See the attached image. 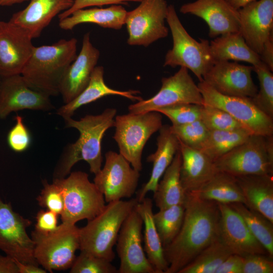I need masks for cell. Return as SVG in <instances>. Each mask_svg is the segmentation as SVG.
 I'll use <instances>...</instances> for the list:
<instances>
[{
  "instance_id": "10",
  "label": "cell",
  "mask_w": 273,
  "mask_h": 273,
  "mask_svg": "<svg viewBox=\"0 0 273 273\" xmlns=\"http://www.w3.org/2000/svg\"><path fill=\"white\" fill-rule=\"evenodd\" d=\"M197 85L204 104L225 111L252 134L272 135L273 119L256 106L250 98L224 95L203 81Z\"/></svg>"
},
{
  "instance_id": "40",
  "label": "cell",
  "mask_w": 273,
  "mask_h": 273,
  "mask_svg": "<svg viewBox=\"0 0 273 273\" xmlns=\"http://www.w3.org/2000/svg\"><path fill=\"white\" fill-rule=\"evenodd\" d=\"M112 262L92 254L80 251L70 267V273H118Z\"/></svg>"
},
{
  "instance_id": "34",
  "label": "cell",
  "mask_w": 273,
  "mask_h": 273,
  "mask_svg": "<svg viewBox=\"0 0 273 273\" xmlns=\"http://www.w3.org/2000/svg\"><path fill=\"white\" fill-rule=\"evenodd\" d=\"M251 134L245 129L209 130L206 139L199 150L214 161L244 142Z\"/></svg>"
},
{
  "instance_id": "7",
  "label": "cell",
  "mask_w": 273,
  "mask_h": 273,
  "mask_svg": "<svg viewBox=\"0 0 273 273\" xmlns=\"http://www.w3.org/2000/svg\"><path fill=\"white\" fill-rule=\"evenodd\" d=\"M162 126V116L157 111L130 113L117 115L113 139L119 153L135 170L142 169V156L144 148L150 137Z\"/></svg>"
},
{
  "instance_id": "33",
  "label": "cell",
  "mask_w": 273,
  "mask_h": 273,
  "mask_svg": "<svg viewBox=\"0 0 273 273\" xmlns=\"http://www.w3.org/2000/svg\"><path fill=\"white\" fill-rule=\"evenodd\" d=\"M228 204L240 215L254 237L265 248L269 257L273 259V223L242 203Z\"/></svg>"
},
{
  "instance_id": "8",
  "label": "cell",
  "mask_w": 273,
  "mask_h": 273,
  "mask_svg": "<svg viewBox=\"0 0 273 273\" xmlns=\"http://www.w3.org/2000/svg\"><path fill=\"white\" fill-rule=\"evenodd\" d=\"M53 181L63 192L62 222L76 224L81 220H89L99 214L106 205L103 195L84 172H70L67 177L54 178Z\"/></svg>"
},
{
  "instance_id": "28",
  "label": "cell",
  "mask_w": 273,
  "mask_h": 273,
  "mask_svg": "<svg viewBox=\"0 0 273 273\" xmlns=\"http://www.w3.org/2000/svg\"><path fill=\"white\" fill-rule=\"evenodd\" d=\"M126 13L125 9L119 5L106 8L80 9L60 20L59 26L62 29L71 30L79 24L93 23L103 28L119 30L125 24Z\"/></svg>"
},
{
  "instance_id": "35",
  "label": "cell",
  "mask_w": 273,
  "mask_h": 273,
  "mask_svg": "<svg viewBox=\"0 0 273 273\" xmlns=\"http://www.w3.org/2000/svg\"><path fill=\"white\" fill-rule=\"evenodd\" d=\"M231 254L233 253L219 237L178 273H215L219 266Z\"/></svg>"
},
{
  "instance_id": "42",
  "label": "cell",
  "mask_w": 273,
  "mask_h": 273,
  "mask_svg": "<svg viewBox=\"0 0 273 273\" xmlns=\"http://www.w3.org/2000/svg\"><path fill=\"white\" fill-rule=\"evenodd\" d=\"M36 200L38 205L61 215L64 210V198L60 187L55 181L43 183V188Z\"/></svg>"
},
{
  "instance_id": "6",
  "label": "cell",
  "mask_w": 273,
  "mask_h": 273,
  "mask_svg": "<svg viewBox=\"0 0 273 273\" xmlns=\"http://www.w3.org/2000/svg\"><path fill=\"white\" fill-rule=\"evenodd\" d=\"M213 162L217 171L235 177L273 175V136L251 134Z\"/></svg>"
},
{
  "instance_id": "21",
  "label": "cell",
  "mask_w": 273,
  "mask_h": 273,
  "mask_svg": "<svg viewBox=\"0 0 273 273\" xmlns=\"http://www.w3.org/2000/svg\"><path fill=\"white\" fill-rule=\"evenodd\" d=\"M218 204L220 211L219 238L233 254L242 257L251 254L268 256L265 248L254 237L240 215L229 204Z\"/></svg>"
},
{
  "instance_id": "44",
  "label": "cell",
  "mask_w": 273,
  "mask_h": 273,
  "mask_svg": "<svg viewBox=\"0 0 273 273\" xmlns=\"http://www.w3.org/2000/svg\"><path fill=\"white\" fill-rule=\"evenodd\" d=\"M272 272V259L268 256L251 254L243 257V273Z\"/></svg>"
},
{
  "instance_id": "45",
  "label": "cell",
  "mask_w": 273,
  "mask_h": 273,
  "mask_svg": "<svg viewBox=\"0 0 273 273\" xmlns=\"http://www.w3.org/2000/svg\"><path fill=\"white\" fill-rule=\"evenodd\" d=\"M142 0H74L72 6L58 15L60 20L70 16L73 12L92 6L127 4L129 2H141Z\"/></svg>"
},
{
  "instance_id": "38",
  "label": "cell",
  "mask_w": 273,
  "mask_h": 273,
  "mask_svg": "<svg viewBox=\"0 0 273 273\" xmlns=\"http://www.w3.org/2000/svg\"><path fill=\"white\" fill-rule=\"evenodd\" d=\"M200 120L210 130L237 129L247 130L239 122L225 111L206 104L201 106Z\"/></svg>"
},
{
  "instance_id": "19",
  "label": "cell",
  "mask_w": 273,
  "mask_h": 273,
  "mask_svg": "<svg viewBox=\"0 0 273 273\" xmlns=\"http://www.w3.org/2000/svg\"><path fill=\"white\" fill-rule=\"evenodd\" d=\"M179 12L204 20L209 27V36L212 38L239 31V10L226 0H196L183 5Z\"/></svg>"
},
{
  "instance_id": "41",
  "label": "cell",
  "mask_w": 273,
  "mask_h": 273,
  "mask_svg": "<svg viewBox=\"0 0 273 273\" xmlns=\"http://www.w3.org/2000/svg\"><path fill=\"white\" fill-rule=\"evenodd\" d=\"M201 106L185 104L166 107L156 111L167 117L173 125H183L201 119Z\"/></svg>"
},
{
  "instance_id": "16",
  "label": "cell",
  "mask_w": 273,
  "mask_h": 273,
  "mask_svg": "<svg viewBox=\"0 0 273 273\" xmlns=\"http://www.w3.org/2000/svg\"><path fill=\"white\" fill-rule=\"evenodd\" d=\"M253 71L252 65L230 61L215 62L203 81L224 95L251 98L258 92L252 78Z\"/></svg>"
},
{
  "instance_id": "18",
  "label": "cell",
  "mask_w": 273,
  "mask_h": 273,
  "mask_svg": "<svg viewBox=\"0 0 273 273\" xmlns=\"http://www.w3.org/2000/svg\"><path fill=\"white\" fill-rule=\"evenodd\" d=\"M54 109L47 95L30 87L21 74L2 78L0 86V119L13 112Z\"/></svg>"
},
{
  "instance_id": "2",
  "label": "cell",
  "mask_w": 273,
  "mask_h": 273,
  "mask_svg": "<svg viewBox=\"0 0 273 273\" xmlns=\"http://www.w3.org/2000/svg\"><path fill=\"white\" fill-rule=\"evenodd\" d=\"M117 110L107 108L98 115H87L80 120L72 117L64 119L65 126L78 130L79 136L74 143L68 145L57 164L54 178L65 177L78 162L84 160L89 166L90 171L95 175L102 168V141L105 132L114 126Z\"/></svg>"
},
{
  "instance_id": "5",
  "label": "cell",
  "mask_w": 273,
  "mask_h": 273,
  "mask_svg": "<svg viewBox=\"0 0 273 273\" xmlns=\"http://www.w3.org/2000/svg\"><path fill=\"white\" fill-rule=\"evenodd\" d=\"M166 21L172 38V48L166 53L164 66L184 67L203 81L206 73L214 63L210 51L209 41L192 37L184 28L172 5L168 6Z\"/></svg>"
},
{
  "instance_id": "53",
  "label": "cell",
  "mask_w": 273,
  "mask_h": 273,
  "mask_svg": "<svg viewBox=\"0 0 273 273\" xmlns=\"http://www.w3.org/2000/svg\"><path fill=\"white\" fill-rule=\"evenodd\" d=\"M2 78L0 77V86H1V81H2Z\"/></svg>"
},
{
  "instance_id": "11",
  "label": "cell",
  "mask_w": 273,
  "mask_h": 273,
  "mask_svg": "<svg viewBox=\"0 0 273 273\" xmlns=\"http://www.w3.org/2000/svg\"><path fill=\"white\" fill-rule=\"evenodd\" d=\"M168 6L165 0H142L136 8L127 11L124 25L127 43L147 47L167 37L169 29L165 21Z\"/></svg>"
},
{
  "instance_id": "36",
  "label": "cell",
  "mask_w": 273,
  "mask_h": 273,
  "mask_svg": "<svg viewBox=\"0 0 273 273\" xmlns=\"http://www.w3.org/2000/svg\"><path fill=\"white\" fill-rule=\"evenodd\" d=\"M185 213L184 204L159 209L153 214V220L163 247L175 238L181 226Z\"/></svg>"
},
{
  "instance_id": "17",
  "label": "cell",
  "mask_w": 273,
  "mask_h": 273,
  "mask_svg": "<svg viewBox=\"0 0 273 273\" xmlns=\"http://www.w3.org/2000/svg\"><path fill=\"white\" fill-rule=\"evenodd\" d=\"M32 38L11 21H0V77L21 74L34 48Z\"/></svg>"
},
{
  "instance_id": "27",
  "label": "cell",
  "mask_w": 273,
  "mask_h": 273,
  "mask_svg": "<svg viewBox=\"0 0 273 273\" xmlns=\"http://www.w3.org/2000/svg\"><path fill=\"white\" fill-rule=\"evenodd\" d=\"M245 200L244 204L273 223V175L236 177Z\"/></svg>"
},
{
  "instance_id": "52",
  "label": "cell",
  "mask_w": 273,
  "mask_h": 273,
  "mask_svg": "<svg viewBox=\"0 0 273 273\" xmlns=\"http://www.w3.org/2000/svg\"><path fill=\"white\" fill-rule=\"evenodd\" d=\"M29 0H0V6H11Z\"/></svg>"
},
{
  "instance_id": "20",
  "label": "cell",
  "mask_w": 273,
  "mask_h": 273,
  "mask_svg": "<svg viewBox=\"0 0 273 273\" xmlns=\"http://www.w3.org/2000/svg\"><path fill=\"white\" fill-rule=\"evenodd\" d=\"M239 32L248 46L260 55L272 34L273 0L252 2L239 9Z\"/></svg>"
},
{
  "instance_id": "30",
  "label": "cell",
  "mask_w": 273,
  "mask_h": 273,
  "mask_svg": "<svg viewBox=\"0 0 273 273\" xmlns=\"http://www.w3.org/2000/svg\"><path fill=\"white\" fill-rule=\"evenodd\" d=\"M209 44L214 63L233 60L254 66L261 62L259 55L248 46L239 31L218 36L209 41Z\"/></svg>"
},
{
  "instance_id": "26",
  "label": "cell",
  "mask_w": 273,
  "mask_h": 273,
  "mask_svg": "<svg viewBox=\"0 0 273 273\" xmlns=\"http://www.w3.org/2000/svg\"><path fill=\"white\" fill-rule=\"evenodd\" d=\"M104 74V67L97 66L85 88L71 101L60 107L57 111V114L64 119L72 117L74 112L80 107L103 97L111 95L123 97L133 101L143 100V98L138 95L141 94L139 90L122 91L109 87L105 82Z\"/></svg>"
},
{
  "instance_id": "9",
  "label": "cell",
  "mask_w": 273,
  "mask_h": 273,
  "mask_svg": "<svg viewBox=\"0 0 273 273\" xmlns=\"http://www.w3.org/2000/svg\"><path fill=\"white\" fill-rule=\"evenodd\" d=\"M34 256L39 265L50 272L70 268L79 249V228L76 224L62 222L50 233L42 234L34 230Z\"/></svg>"
},
{
  "instance_id": "49",
  "label": "cell",
  "mask_w": 273,
  "mask_h": 273,
  "mask_svg": "<svg viewBox=\"0 0 273 273\" xmlns=\"http://www.w3.org/2000/svg\"><path fill=\"white\" fill-rule=\"evenodd\" d=\"M0 273H19L13 258L7 255L0 254Z\"/></svg>"
},
{
  "instance_id": "43",
  "label": "cell",
  "mask_w": 273,
  "mask_h": 273,
  "mask_svg": "<svg viewBox=\"0 0 273 273\" xmlns=\"http://www.w3.org/2000/svg\"><path fill=\"white\" fill-rule=\"evenodd\" d=\"M15 120V125L8 133V143L10 148L14 151L22 152L30 146L31 135L24 123L23 118L17 115Z\"/></svg>"
},
{
  "instance_id": "51",
  "label": "cell",
  "mask_w": 273,
  "mask_h": 273,
  "mask_svg": "<svg viewBox=\"0 0 273 273\" xmlns=\"http://www.w3.org/2000/svg\"><path fill=\"white\" fill-rule=\"evenodd\" d=\"M233 7L237 10L241 9L247 4L256 0H226Z\"/></svg>"
},
{
  "instance_id": "32",
  "label": "cell",
  "mask_w": 273,
  "mask_h": 273,
  "mask_svg": "<svg viewBox=\"0 0 273 273\" xmlns=\"http://www.w3.org/2000/svg\"><path fill=\"white\" fill-rule=\"evenodd\" d=\"M190 194L200 199L220 203H245V200L236 177L217 171L199 189Z\"/></svg>"
},
{
  "instance_id": "1",
  "label": "cell",
  "mask_w": 273,
  "mask_h": 273,
  "mask_svg": "<svg viewBox=\"0 0 273 273\" xmlns=\"http://www.w3.org/2000/svg\"><path fill=\"white\" fill-rule=\"evenodd\" d=\"M180 229L163 248L168 264L166 273H178L219 237L220 211L217 202L186 193Z\"/></svg>"
},
{
  "instance_id": "4",
  "label": "cell",
  "mask_w": 273,
  "mask_h": 273,
  "mask_svg": "<svg viewBox=\"0 0 273 273\" xmlns=\"http://www.w3.org/2000/svg\"><path fill=\"white\" fill-rule=\"evenodd\" d=\"M138 203L135 198L106 204L99 214L79 228L80 251L112 262L115 256L113 247L121 227Z\"/></svg>"
},
{
  "instance_id": "50",
  "label": "cell",
  "mask_w": 273,
  "mask_h": 273,
  "mask_svg": "<svg viewBox=\"0 0 273 273\" xmlns=\"http://www.w3.org/2000/svg\"><path fill=\"white\" fill-rule=\"evenodd\" d=\"M17 267L19 273H46L47 271L44 268L39 267L37 265L21 262L17 259H14Z\"/></svg>"
},
{
  "instance_id": "37",
  "label": "cell",
  "mask_w": 273,
  "mask_h": 273,
  "mask_svg": "<svg viewBox=\"0 0 273 273\" xmlns=\"http://www.w3.org/2000/svg\"><path fill=\"white\" fill-rule=\"evenodd\" d=\"M259 82V90L250 99L261 111L273 119V74L262 62L252 66Z\"/></svg>"
},
{
  "instance_id": "14",
  "label": "cell",
  "mask_w": 273,
  "mask_h": 273,
  "mask_svg": "<svg viewBox=\"0 0 273 273\" xmlns=\"http://www.w3.org/2000/svg\"><path fill=\"white\" fill-rule=\"evenodd\" d=\"M31 223L0 197V249L21 262L39 265L34 256V242L26 232Z\"/></svg>"
},
{
  "instance_id": "31",
  "label": "cell",
  "mask_w": 273,
  "mask_h": 273,
  "mask_svg": "<svg viewBox=\"0 0 273 273\" xmlns=\"http://www.w3.org/2000/svg\"><path fill=\"white\" fill-rule=\"evenodd\" d=\"M181 164V155L179 149L153 192V199L159 209L184 204L186 193L180 181Z\"/></svg>"
},
{
  "instance_id": "48",
  "label": "cell",
  "mask_w": 273,
  "mask_h": 273,
  "mask_svg": "<svg viewBox=\"0 0 273 273\" xmlns=\"http://www.w3.org/2000/svg\"><path fill=\"white\" fill-rule=\"evenodd\" d=\"M261 61L273 71V35L266 41L259 55Z\"/></svg>"
},
{
  "instance_id": "25",
  "label": "cell",
  "mask_w": 273,
  "mask_h": 273,
  "mask_svg": "<svg viewBox=\"0 0 273 273\" xmlns=\"http://www.w3.org/2000/svg\"><path fill=\"white\" fill-rule=\"evenodd\" d=\"M179 150L181 155L180 181L186 193H189L199 189L217 171L213 161L200 150L179 141Z\"/></svg>"
},
{
  "instance_id": "15",
  "label": "cell",
  "mask_w": 273,
  "mask_h": 273,
  "mask_svg": "<svg viewBox=\"0 0 273 273\" xmlns=\"http://www.w3.org/2000/svg\"><path fill=\"white\" fill-rule=\"evenodd\" d=\"M143 225L141 215L134 208L124 221L117 237L118 273H155L142 246Z\"/></svg>"
},
{
  "instance_id": "13",
  "label": "cell",
  "mask_w": 273,
  "mask_h": 273,
  "mask_svg": "<svg viewBox=\"0 0 273 273\" xmlns=\"http://www.w3.org/2000/svg\"><path fill=\"white\" fill-rule=\"evenodd\" d=\"M140 171L134 169L119 153L105 154L104 166L95 174L94 183L106 203L130 198L136 193Z\"/></svg>"
},
{
  "instance_id": "3",
  "label": "cell",
  "mask_w": 273,
  "mask_h": 273,
  "mask_svg": "<svg viewBox=\"0 0 273 273\" xmlns=\"http://www.w3.org/2000/svg\"><path fill=\"white\" fill-rule=\"evenodd\" d=\"M75 38L34 47L21 75L32 88L49 97L60 94L64 74L77 54Z\"/></svg>"
},
{
  "instance_id": "24",
  "label": "cell",
  "mask_w": 273,
  "mask_h": 273,
  "mask_svg": "<svg viewBox=\"0 0 273 273\" xmlns=\"http://www.w3.org/2000/svg\"><path fill=\"white\" fill-rule=\"evenodd\" d=\"M159 132L157 149L147 158V161L153 164L150 178L136 192L138 202H141L148 192L155 191L159 180L179 149V141L171 131L170 125H162Z\"/></svg>"
},
{
  "instance_id": "12",
  "label": "cell",
  "mask_w": 273,
  "mask_h": 273,
  "mask_svg": "<svg viewBox=\"0 0 273 273\" xmlns=\"http://www.w3.org/2000/svg\"><path fill=\"white\" fill-rule=\"evenodd\" d=\"M204 104L199 88L189 73L180 67L173 75L161 79V86L156 94L128 106L130 113H140L179 104Z\"/></svg>"
},
{
  "instance_id": "46",
  "label": "cell",
  "mask_w": 273,
  "mask_h": 273,
  "mask_svg": "<svg viewBox=\"0 0 273 273\" xmlns=\"http://www.w3.org/2000/svg\"><path fill=\"white\" fill-rule=\"evenodd\" d=\"M58 214L49 210H40L36 216L34 231L37 233L47 234L55 231L58 225Z\"/></svg>"
},
{
  "instance_id": "39",
  "label": "cell",
  "mask_w": 273,
  "mask_h": 273,
  "mask_svg": "<svg viewBox=\"0 0 273 273\" xmlns=\"http://www.w3.org/2000/svg\"><path fill=\"white\" fill-rule=\"evenodd\" d=\"M170 129L182 143L198 150L204 143L209 131L201 120L183 125H171Z\"/></svg>"
},
{
  "instance_id": "47",
  "label": "cell",
  "mask_w": 273,
  "mask_h": 273,
  "mask_svg": "<svg viewBox=\"0 0 273 273\" xmlns=\"http://www.w3.org/2000/svg\"><path fill=\"white\" fill-rule=\"evenodd\" d=\"M243 257L231 254L219 266L215 273H243Z\"/></svg>"
},
{
  "instance_id": "22",
  "label": "cell",
  "mask_w": 273,
  "mask_h": 273,
  "mask_svg": "<svg viewBox=\"0 0 273 273\" xmlns=\"http://www.w3.org/2000/svg\"><path fill=\"white\" fill-rule=\"evenodd\" d=\"M100 56L99 50L90 41V33H85L81 50L67 68L61 83L60 94L65 104L73 100L87 86Z\"/></svg>"
},
{
  "instance_id": "29",
  "label": "cell",
  "mask_w": 273,
  "mask_h": 273,
  "mask_svg": "<svg viewBox=\"0 0 273 273\" xmlns=\"http://www.w3.org/2000/svg\"><path fill=\"white\" fill-rule=\"evenodd\" d=\"M144 224V251L155 273H166L168 264L165 258L163 247L156 230L153 212V201L145 197L135 206Z\"/></svg>"
},
{
  "instance_id": "23",
  "label": "cell",
  "mask_w": 273,
  "mask_h": 273,
  "mask_svg": "<svg viewBox=\"0 0 273 273\" xmlns=\"http://www.w3.org/2000/svg\"><path fill=\"white\" fill-rule=\"evenodd\" d=\"M24 9L13 14L10 21L24 29L33 38L38 37L53 19L69 9L74 0H29Z\"/></svg>"
}]
</instances>
